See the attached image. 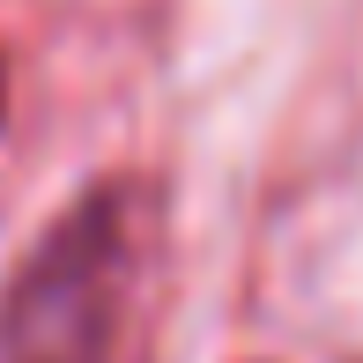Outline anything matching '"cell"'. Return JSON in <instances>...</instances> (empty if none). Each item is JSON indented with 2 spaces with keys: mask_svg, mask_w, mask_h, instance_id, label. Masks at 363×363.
<instances>
[{
  "mask_svg": "<svg viewBox=\"0 0 363 363\" xmlns=\"http://www.w3.org/2000/svg\"><path fill=\"white\" fill-rule=\"evenodd\" d=\"M141 245V193L96 186L38 238L0 296V363H111Z\"/></svg>",
  "mask_w": 363,
  "mask_h": 363,
  "instance_id": "cell-1",
  "label": "cell"
}]
</instances>
